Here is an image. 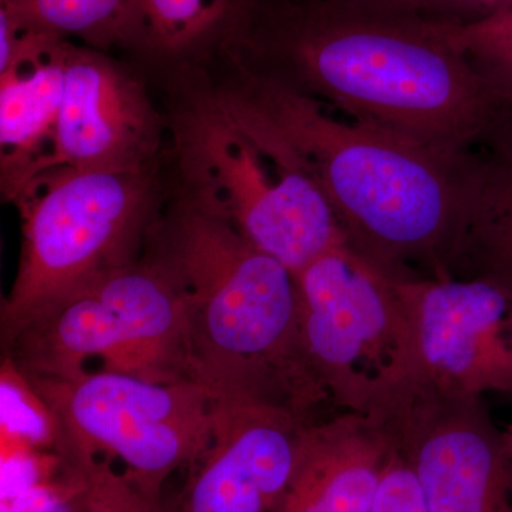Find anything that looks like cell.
Wrapping results in <instances>:
<instances>
[{"label": "cell", "instance_id": "6da1fadb", "mask_svg": "<svg viewBox=\"0 0 512 512\" xmlns=\"http://www.w3.org/2000/svg\"><path fill=\"white\" fill-rule=\"evenodd\" d=\"M218 60L463 163L505 100L446 26L365 0H251Z\"/></svg>", "mask_w": 512, "mask_h": 512}, {"label": "cell", "instance_id": "7a4b0ae2", "mask_svg": "<svg viewBox=\"0 0 512 512\" xmlns=\"http://www.w3.org/2000/svg\"><path fill=\"white\" fill-rule=\"evenodd\" d=\"M229 100L272 131L325 195L346 244L392 276H457L477 163H463L222 62Z\"/></svg>", "mask_w": 512, "mask_h": 512}, {"label": "cell", "instance_id": "3957f363", "mask_svg": "<svg viewBox=\"0 0 512 512\" xmlns=\"http://www.w3.org/2000/svg\"><path fill=\"white\" fill-rule=\"evenodd\" d=\"M148 239V254L183 291L194 382L214 403L268 404L315 420L330 400L303 348L291 269L180 200Z\"/></svg>", "mask_w": 512, "mask_h": 512}, {"label": "cell", "instance_id": "277c9868", "mask_svg": "<svg viewBox=\"0 0 512 512\" xmlns=\"http://www.w3.org/2000/svg\"><path fill=\"white\" fill-rule=\"evenodd\" d=\"M171 73L165 116L180 201L228 222L293 274L346 244L318 184L269 128L202 67Z\"/></svg>", "mask_w": 512, "mask_h": 512}, {"label": "cell", "instance_id": "5b68a950", "mask_svg": "<svg viewBox=\"0 0 512 512\" xmlns=\"http://www.w3.org/2000/svg\"><path fill=\"white\" fill-rule=\"evenodd\" d=\"M3 346L29 376L72 379L99 360L100 370L194 382L183 291L148 252L47 302Z\"/></svg>", "mask_w": 512, "mask_h": 512}, {"label": "cell", "instance_id": "8992f818", "mask_svg": "<svg viewBox=\"0 0 512 512\" xmlns=\"http://www.w3.org/2000/svg\"><path fill=\"white\" fill-rule=\"evenodd\" d=\"M55 414L60 456L72 473L113 474L160 507L168 478L211 439L214 400L200 383L153 382L110 370L72 379L29 376Z\"/></svg>", "mask_w": 512, "mask_h": 512}, {"label": "cell", "instance_id": "52a82bcc", "mask_svg": "<svg viewBox=\"0 0 512 512\" xmlns=\"http://www.w3.org/2000/svg\"><path fill=\"white\" fill-rule=\"evenodd\" d=\"M157 168L55 167L33 175L12 204L22 254L2 302V340L47 302L113 266L136 259L156 224Z\"/></svg>", "mask_w": 512, "mask_h": 512}, {"label": "cell", "instance_id": "ba28073f", "mask_svg": "<svg viewBox=\"0 0 512 512\" xmlns=\"http://www.w3.org/2000/svg\"><path fill=\"white\" fill-rule=\"evenodd\" d=\"M295 279L303 348L330 402L386 423L417 390L412 323L393 276L343 244Z\"/></svg>", "mask_w": 512, "mask_h": 512}, {"label": "cell", "instance_id": "9c48e42d", "mask_svg": "<svg viewBox=\"0 0 512 512\" xmlns=\"http://www.w3.org/2000/svg\"><path fill=\"white\" fill-rule=\"evenodd\" d=\"M412 323L417 390L512 399V291L485 276H393Z\"/></svg>", "mask_w": 512, "mask_h": 512}, {"label": "cell", "instance_id": "30bf717a", "mask_svg": "<svg viewBox=\"0 0 512 512\" xmlns=\"http://www.w3.org/2000/svg\"><path fill=\"white\" fill-rule=\"evenodd\" d=\"M384 426L412 466L430 512H512L501 430L483 399L417 390Z\"/></svg>", "mask_w": 512, "mask_h": 512}, {"label": "cell", "instance_id": "8fae6325", "mask_svg": "<svg viewBox=\"0 0 512 512\" xmlns=\"http://www.w3.org/2000/svg\"><path fill=\"white\" fill-rule=\"evenodd\" d=\"M167 138V116L143 80L107 52L72 42L52 150L36 174L153 170Z\"/></svg>", "mask_w": 512, "mask_h": 512}, {"label": "cell", "instance_id": "7c38bea8", "mask_svg": "<svg viewBox=\"0 0 512 512\" xmlns=\"http://www.w3.org/2000/svg\"><path fill=\"white\" fill-rule=\"evenodd\" d=\"M309 421L259 403H214L207 447L158 512H271L291 480Z\"/></svg>", "mask_w": 512, "mask_h": 512}, {"label": "cell", "instance_id": "4fadbf2b", "mask_svg": "<svg viewBox=\"0 0 512 512\" xmlns=\"http://www.w3.org/2000/svg\"><path fill=\"white\" fill-rule=\"evenodd\" d=\"M393 450L389 429L359 414L309 421L271 512H369Z\"/></svg>", "mask_w": 512, "mask_h": 512}, {"label": "cell", "instance_id": "5bb4252c", "mask_svg": "<svg viewBox=\"0 0 512 512\" xmlns=\"http://www.w3.org/2000/svg\"><path fill=\"white\" fill-rule=\"evenodd\" d=\"M69 40L20 28L0 64V187L13 202L52 150L66 76Z\"/></svg>", "mask_w": 512, "mask_h": 512}, {"label": "cell", "instance_id": "9a60e30c", "mask_svg": "<svg viewBox=\"0 0 512 512\" xmlns=\"http://www.w3.org/2000/svg\"><path fill=\"white\" fill-rule=\"evenodd\" d=\"M251 0H133L123 49L171 72L220 59Z\"/></svg>", "mask_w": 512, "mask_h": 512}, {"label": "cell", "instance_id": "2e32d148", "mask_svg": "<svg viewBox=\"0 0 512 512\" xmlns=\"http://www.w3.org/2000/svg\"><path fill=\"white\" fill-rule=\"evenodd\" d=\"M477 156L458 272L494 279L512 291V99L504 100Z\"/></svg>", "mask_w": 512, "mask_h": 512}, {"label": "cell", "instance_id": "e0dca14e", "mask_svg": "<svg viewBox=\"0 0 512 512\" xmlns=\"http://www.w3.org/2000/svg\"><path fill=\"white\" fill-rule=\"evenodd\" d=\"M131 5L133 0H0V10L20 28L101 52L123 49Z\"/></svg>", "mask_w": 512, "mask_h": 512}, {"label": "cell", "instance_id": "ac0fdd59", "mask_svg": "<svg viewBox=\"0 0 512 512\" xmlns=\"http://www.w3.org/2000/svg\"><path fill=\"white\" fill-rule=\"evenodd\" d=\"M2 440L23 447L59 446L55 414L8 356L2 362Z\"/></svg>", "mask_w": 512, "mask_h": 512}, {"label": "cell", "instance_id": "d6986e66", "mask_svg": "<svg viewBox=\"0 0 512 512\" xmlns=\"http://www.w3.org/2000/svg\"><path fill=\"white\" fill-rule=\"evenodd\" d=\"M444 26L493 92L512 99V6L471 25Z\"/></svg>", "mask_w": 512, "mask_h": 512}, {"label": "cell", "instance_id": "ffe728a7", "mask_svg": "<svg viewBox=\"0 0 512 512\" xmlns=\"http://www.w3.org/2000/svg\"><path fill=\"white\" fill-rule=\"evenodd\" d=\"M437 25L466 26L512 6V0H365Z\"/></svg>", "mask_w": 512, "mask_h": 512}, {"label": "cell", "instance_id": "44dd1931", "mask_svg": "<svg viewBox=\"0 0 512 512\" xmlns=\"http://www.w3.org/2000/svg\"><path fill=\"white\" fill-rule=\"evenodd\" d=\"M369 512H430L419 480L396 443Z\"/></svg>", "mask_w": 512, "mask_h": 512}, {"label": "cell", "instance_id": "7402d4cb", "mask_svg": "<svg viewBox=\"0 0 512 512\" xmlns=\"http://www.w3.org/2000/svg\"><path fill=\"white\" fill-rule=\"evenodd\" d=\"M80 512H158L133 488L113 474L82 478Z\"/></svg>", "mask_w": 512, "mask_h": 512}, {"label": "cell", "instance_id": "603a6c76", "mask_svg": "<svg viewBox=\"0 0 512 512\" xmlns=\"http://www.w3.org/2000/svg\"><path fill=\"white\" fill-rule=\"evenodd\" d=\"M501 441H503L504 456L512 477V424L501 431Z\"/></svg>", "mask_w": 512, "mask_h": 512}]
</instances>
